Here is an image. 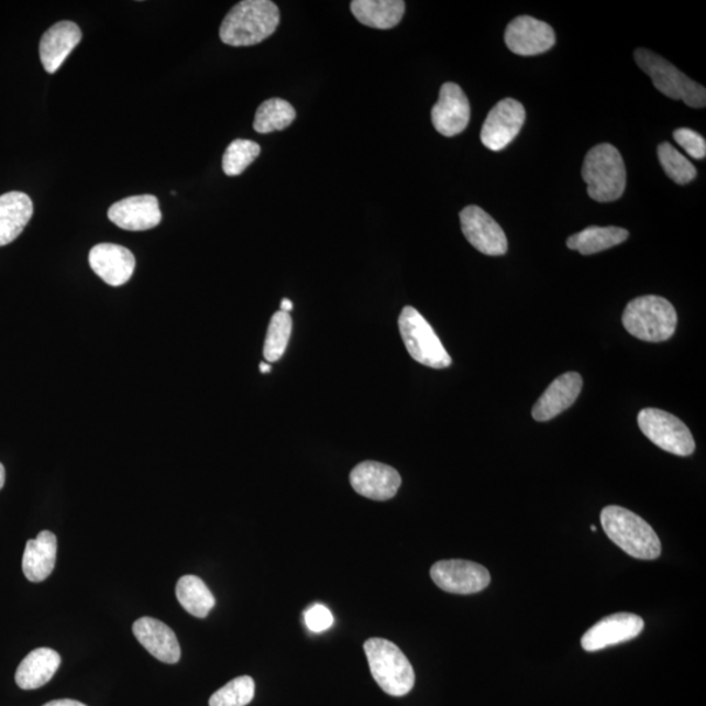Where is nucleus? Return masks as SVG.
Masks as SVG:
<instances>
[{"instance_id":"obj_19","label":"nucleus","mask_w":706,"mask_h":706,"mask_svg":"<svg viewBox=\"0 0 706 706\" xmlns=\"http://www.w3.org/2000/svg\"><path fill=\"white\" fill-rule=\"evenodd\" d=\"M133 632L136 640L156 660L175 664L181 659V648L177 637L163 621L145 616L134 622Z\"/></svg>"},{"instance_id":"obj_26","label":"nucleus","mask_w":706,"mask_h":706,"mask_svg":"<svg viewBox=\"0 0 706 706\" xmlns=\"http://www.w3.org/2000/svg\"><path fill=\"white\" fill-rule=\"evenodd\" d=\"M176 595L186 611L196 618L205 619L217 604L210 588L197 576L179 578Z\"/></svg>"},{"instance_id":"obj_21","label":"nucleus","mask_w":706,"mask_h":706,"mask_svg":"<svg viewBox=\"0 0 706 706\" xmlns=\"http://www.w3.org/2000/svg\"><path fill=\"white\" fill-rule=\"evenodd\" d=\"M57 537L52 531H41L36 539L26 542L23 572L31 583H43L54 571L57 562Z\"/></svg>"},{"instance_id":"obj_8","label":"nucleus","mask_w":706,"mask_h":706,"mask_svg":"<svg viewBox=\"0 0 706 706\" xmlns=\"http://www.w3.org/2000/svg\"><path fill=\"white\" fill-rule=\"evenodd\" d=\"M637 421L641 432L664 452L680 456L694 454L696 448L694 435L674 415L659 408H643Z\"/></svg>"},{"instance_id":"obj_23","label":"nucleus","mask_w":706,"mask_h":706,"mask_svg":"<svg viewBox=\"0 0 706 706\" xmlns=\"http://www.w3.org/2000/svg\"><path fill=\"white\" fill-rule=\"evenodd\" d=\"M60 666V655L51 648L33 650L19 664L15 681L25 691L38 690L53 680Z\"/></svg>"},{"instance_id":"obj_2","label":"nucleus","mask_w":706,"mask_h":706,"mask_svg":"<svg viewBox=\"0 0 706 706\" xmlns=\"http://www.w3.org/2000/svg\"><path fill=\"white\" fill-rule=\"evenodd\" d=\"M602 528L608 538L629 556L654 560L661 556L659 536L646 519L626 508L607 507L600 514Z\"/></svg>"},{"instance_id":"obj_30","label":"nucleus","mask_w":706,"mask_h":706,"mask_svg":"<svg viewBox=\"0 0 706 706\" xmlns=\"http://www.w3.org/2000/svg\"><path fill=\"white\" fill-rule=\"evenodd\" d=\"M261 155L260 144L253 141L235 140L224 152L223 170L227 176H240Z\"/></svg>"},{"instance_id":"obj_33","label":"nucleus","mask_w":706,"mask_h":706,"mask_svg":"<svg viewBox=\"0 0 706 706\" xmlns=\"http://www.w3.org/2000/svg\"><path fill=\"white\" fill-rule=\"evenodd\" d=\"M306 622L311 632L321 633L334 625V616L327 606L315 605L306 613Z\"/></svg>"},{"instance_id":"obj_29","label":"nucleus","mask_w":706,"mask_h":706,"mask_svg":"<svg viewBox=\"0 0 706 706\" xmlns=\"http://www.w3.org/2000/svg\"><path fill=\"white\" fill-rule=\"evenodd\" d=\"M659 158L664 173L677 185H687L697 176L695 165L673 144L662 143L659 147Z\"/></svg>"},{"instance_id":"obj_38","label":"nucleus","mask_w":706,"mask_h":706,"mask_svg":"<svg viewBox=\"0 0 706 706\" xmlns=\"http://www.w3.org/2000/svg\"><path fill=\"white\" fill-rule=\"evenodd\" d=\"M591 529H592V531L597 530V528H595V526H594V525H592V528H591Z\"/></svg>"},{"instance_id":"obj_16","label":"nucleus","mask_w":706,"mask_h":706,"mask_svg":"<svg viewBox=\"0 0 706 706\" xmlns=\"http://www.w3.org/2000/svg\"><path fill=\"white\" fill-rule=\"evenodd\" d=\"M108 218L121 230L141 232L161 224L163 213L155 196H136L124 198L110 207Z\"/></svg>"},{"instance_id":"obj_22","label":"nucleus","mask_w":706,"mask_h":706,"mask_svg":"<svg viewBox=\"0 0 706 706\" xmlns=\"http://www.w3.org/2000/svg\"><path fill=\"white\" fill-rule=\"evenodd\" d=\"M32 199L24 192L11 191L0 196V246L15 241L32 219Z\"/></svg>"},{"instance_id":"obj_34","label":"nucleus","mask_w":706,"mask_h":706,"mask_svg":"<svg viewBox=\"0 0 706 706\" xmlns=\"http://www.w3.org/2000/svg\"><path fill=\"white\" fill-rule=\"evenodd\" d=\"M43 706H87L80 702L70 701V698H62V701H53Z\"/></svg>"},{"instance_id":"obj_13","label":"nucleus","mask_w":706,"mask_h":706,"mask_svg":"<svg viewBox=\"0 0 706 706\" xmlns=\"http://www.w3.org/2000/svg\"><path fill=\"white\" fill-rule=\"evenodd\" d=\"M556 37L552 27L531 16H518L505 31V44L511 53L532 57L549 52Z\"/></svg>"},{"instance_id":"obj_36","label":"nucleus","mask_w":706,"mask_h":706,"mask_svg":"<svg viewBox=\"0 0 706 706\" xmlns=\"http://www.w3.org/2000/svg\"><path fill=\"white\" fill-rule=\"evenodd\" d=\"M5 484V470L2 463H0V490L4 487Z\"/></svg>"},{"instance_id":"obj_31","label":"nucleus","mask_w":706,"mask_h":706,"mask_svg":"<svg viewBox=\"0 0 706 706\" xmlns=\"http://www.w3.org/2000/svg\"><path fill=\"white\" fill-rule=\"evenodd\" d=\"M255 683L251 676H239L214 692L210 706H246L253 702Z\"/></svg>"},{"instance_id":"obj_3","label":"nucleus","mask_w":706,"mask_h":706,"mask_svg":"<svg viewBox=\"0 0 706 706\" xmlns=\"http://www.w3.org/2000/svg\"><path fill=\"white\" fill-rule=\"evenodd\" d=\"M587 192L599 203L614 202L625 194L627 170L625 161L613 144H599L587 152L583 166Z\"/></svg>"},{"instance_id":"obj_10","label":"nucleus","mask_w":706,"mask_h":706,"mask_svg":"<svg viewBox=\"0 0 706 706\" xmlns=\"http://www.w3.org/2000/svg\"><path fill=\"white\" fill-rule=\"evenodd\" d=\"M526 120L521 102L505 99L497 102L484 121L481 140L490 151H501L516 140Z\"/></svg>"},{"instance_id":"obj_4","label":"nucleus","mask_w":706,"mask_h":706,"mask_svg":"<svg viewBox=\"0 0 706 706\" xmlns=\"http://www.w3.org/2000/svg\"><path fill=\"white\" fill-rule=\"evenodd\" d=\"M676 310L660 296L637 297L628 304L622 324L629 334L643 342H666L676 330Z\"/></svg>"},{"instance_id":"obj_25","label":"nucleus","mask_w":706,"mask_h":706,"mask_svg":"<svg viewBox=\"0 0 706 706\" xmlns=\"http://www.w3.org/2000/svg\"><path fill=\"white\" fill-rule=\"evenodd\" d=\"M629 238V232L619 227H588L583 232L571 235L566 246L583 255H592L608 251L622 244Z\"/></svg>"},{"instance_id":"obj_7","label":"nucleus","mask_w":706,"mask_h":706,"mask_svg":"<svg viewBox=\"0 0 706 706\" xmlns=\"http://www.w3.org/2000/svg\"><path fill=\"white\" fill-rule=\"evenodd\" d=\"M398 324L401 339L415 362L433 369H445L452 365V357L444 344L417 309L404 308Z\"/></svg>"},{"instance_id":"obj_5","label":"nucleus","mask_w":706,"mask_h":706,"mask_svg":"<svg viewBox=\"0 0 706 706\" xmlns=\"http://www.w3.org/2000/svg\"><path fill=\"white\" fill-rule=\"evenodd\" d=\"M372 676L385 694L396 697L410 694L415 685V671L401 650L384 639H371L364 643Z\"/></svg>"},{"instance_id":"obj_11","label":"nucleus","mask_w":706,"mask_h":706,"mask_svg":"<svg viewBox=\"0 0 706 706\" xmlns=\"http://www.w3.org/2000/svg\"><path fill=\"white\" fill-rule=\"evenodd\" d=\"M462 232L476 251L497 257L508 252V240L503 228L486 211L468 206L460 213Z\"/></svg>"},{"instance_id":"obj_27","label":"nucleus","mask_w":706,"mask_h":706,"mask_svg":"<svg viewBox=\"0 0 706 706\" xmlns=\"http://www.w3.org/2000/svg\"><path fill=\"white\" fill-rule=\"evenodd\" d=\"M296 118V110L282 99H269L262 103L254 118V130L260 134L287 129Z\"/></svg>"},{"instance_id":"obj_32","label":"nucleus","mask_w":706,"mask_h":706,"mask_svg":"<svg viewBox=\"0 0 706 706\" xmlns=\"http://www.w3.org/2000/svg\"><path fill=\"white\" fill-rule=\"evenodd\" d=\"M674 140L681 147L696 161H703L706 156V142L701 134L691 129H677Z\"/></svg>"},{"instance_id":"obj_9","label":"nucleus","mask_w":706,"mask_h":706,"mask_svg":"<svg viewBox=\"0 0 706 706\" xmlns=\"http://www.w3.org/2000/svg\"><path fill=\"white\" fill-rule=\"evenodd\" d=\"M431 577L442 591L460 595L481 593L490 584L487 567L466 560H442L432 566Z\"/></svg>"},{"instance_id":"obj_37","label":"nucleus","mask_w":706,"mask_h":706,"mask_svg":"<svg viewBox=\"0 0 706 706\" xmlns=\"http://www.w3.org/2000/svg\"><path fill=\"white\" fill-rule=\"evenodd\" d=\"M260 369L263 373V375H266V373L272 372V365H269L267 363H261L260 364Z\"/></svg>"},{"instance_id":"obj_12","label":"nucleus","mask_w":706,"mask_h":706,"mask_svg":"<svg viewBox=\"0 0 706 706\" xmlns=\"http://www.w3.org/2000/svg\"><path fill=\"white\" fill-rule=\"evenodd\" d=\"M643 627L646 625L639 615L620 613L606 616L588 629L581 640V646L586 652H598V650L636 639Z\"/></svg>"},{"instance_id":"obj_17","label":"nucleus","mask_w":706,"mask_h":706,"mask_svg":"<svg viewBox=\"0 0 706 706\" xmlns=\"http://www.w3.org/2000/svg\"><path fill=\"white\" fill-rule=\"evenodd\" d=\"M95 274L112 287L126 284L135 272V257L129 249L115 244H99L89 253Z\"/></svg>"},{"instance_id":"obj_1","label":"nucleus","mask_w":706,"mask_h":706,"mask_svg":"<svg viewBox=\"0 0 706 706\" xmlns=\"http://www.w3.org/2000/svg\"><path fill=\"white\" fill-rule=\"evenodd\" d=\"M280 23L278 5L269 0H244L233 7L220 26V40L230 46L262 43Z\"/></svg>"},{"instance_id":"obj_35","label":"nucleus","mask_w":706,"mask_h":706,"mask_svg":"<svg viewBox=\"0 0 706 706\" xmlns=\"http://www.w3.org/2000/svg\"><path fill=\"white\" fill-rule=\"evenodd\" d=\"M280 308L282 311H286V313H289V311L294 309V304L288 299H283Z\"/></svg>"},{"instance_id":"obj_14","label":"nucleus","mask_w":706,"mask_h":706,"mask_svg":"<svg viewBox=\"0 0 706 706\" xmlns=\"http://www.w3.org/2000/svg\"><path fill=\"white\" fill-rule=\"evenodd\" d=\"M350 482L358 495L375 501H387L397 495L401 477L396 468L366 461L351 471Z\"/></svg>"},{"instance_id":"obj_6","label":"nucleus","mask_w":706,"mask_h":706,"mask_svg":"<svg viewBox=\"0 0 706 706\" xmlns=\"http://www.w3.org/2000/svg\"><path fill=\"white\" fill-rule=\"evenodd\" d=\"M636 64L650 76L653 85L661 93L673 100H682L691 108L706 106L705 88L684 75L680 68L647 48H637Z\"/></svg>"},{"instance_id":"obj_18","label":"nucleus","mask_w":706,"mask_h":706,"mask_svg":"<svg viewBox=\"0 0 706 706\" xmlns=\"http://www.w3.org/2000/svg\"><path fill=\"white\" fill-rule=\"evenodd\" d=\"M583 377L576 372L558 377L532 407V418L549 421L570 408L583 390Z\"/></svg>"},{"instance_id":"obj_20","label":"nucleus","mask_w":706,"mask_h":706,"mask_svg":"<svg viewBox=\"0 0 706 706\" xmlns=\"http://www.w3.org/2000/svg\"><path fill=\"white\" fill-rule=\"evenodd\" d=\"M80 41V27L73 22H59L47 30L40 43V58L45 71L57 73Z\"/></svg>"},{"instance_id":"obj_24","label":"nucleus","mask_w":706,"mask_h":706,"mask_svg":"<svg viewBox=\"0 0 706 706\" xmlns=\"http://www.w3.org/2000/svg\"><path fill=\"white\" fill-rule=\"evenodd\" d=\"M406 3L401 0H353L351 11L360 23L376 27V30H391L400 23L405 15Z\"/></svg>"},{"instance_id":"obj_28","label":"nucleus","mask_w":706,"mask_h":706,"mask_svg":"<svg viewBox=\"0 0 706 706\" xmlns=\"http://www.w3.org/2000/svg\"><path fill=\"white\" fill-rule=\"evenodd\" d=\"M293 334V317L286 311H276L269 321L263 356L267 363L278 362L287 350Z\"/></svg>"},{"instance_id":"obj_15","label":"nucleus","mask_w":706,"mask_h":706,"mask_svg":"<svg viewBox=\"0 0 706 706\" xmlns=\"http://www.w3.org/2000/svg\"><path fill=\"white\" fill-rule=\"evenodd\" d=\"M470 117V102L463 89L455 82H445L432 109L434 129L444 136L459 135L468 126Z\"/></svg>"}]
</instances>
